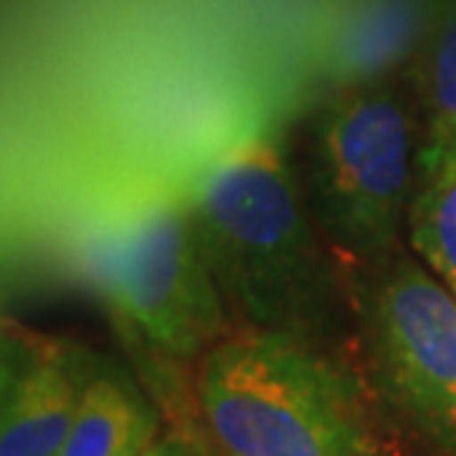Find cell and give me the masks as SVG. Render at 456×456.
Wrapping results in <instances>:
<instances>
[{"label":"cell","mask_w":456,"mask_h":456,"mask_svg":"<svg viewBox=\"0 0 456 456\" xmlns=\"http://www.w3.org/2000/svg\"><path fill=\"white\" fill-rule=\"evenodd\" d=\"M30 338L33 335L0 323V415H4V406L12 395L18 373L24 368L27 353H30Z\"/></svg>","instance_id":"8fae6325"},{"label":"cell","mask_w":456,"mask_h":456,"mask_svg":"<svg viewBox=\"0 0 456 456\" xmlns=\"http://www.w3.org/2000/svg\"><path fill=\"white\" fill-rule=\"evenodd\" d=\"M355 273L353 303L382 391L456 456V297L406 249Z\"/></svg>","instance_id":"5b68a950"},{"label":"cell","mask_w":456,"mask_h":456,"mask_svg":"<svg viewBox=\"0 0 456 456\" xmlns=\"http://www.w3.org/2000/svg\"><path fill=\"white\" fill-rule=\"evenodd\" d=\"M160 439V421L140 388L95 364L60 456H142Z\"/></svg>","instance_id":"ba28073f"},{"label":"cell","mask_w":456,"mask_h":456,"mask_svg":"<svg viewBox=\"0 0 456 456\" xmlns=\"http://www.w3.org/2000/svg\"><path fill=\"white\" fill-rule=\"evenodd\" d=\"M95 364L80 344L33 335L0 415V456H60Z\"/></svg>","instance_id":"8992f818"},{"label":"cell","mask_w":456,"mask_h":456,"mask_svg":"<svg viewBox=\"0 0 456 456\" xmlns=\"http://www.w3.org/2000/svg\"><path fill=\"white\" fill-rule=\"evenodd\" d=\"M427 136L424 145L456 142V0H439L427 39L418 51Z\"/></svg>","instance_id":"30bf717a"},{"label":"cell","mask_w":456,"mask_h":456,"mask_svg":"<svg viewBox=\"0 0 456 456\" xmlns=\"http://www.w3.org/2000/svg\"><path fill=\"white\" fill-rule=\"evenodd\" d=\"M439 0H338L323 33L321 69L338 89L382 84L421 51Z\"/></svg>","instance_id":"52a82bcc"},{"label":"cell","mask_w":456,"mask_h":456,"mask_svg":"<svg viewBox=\"0 0 456 456\" xmlns=\"http://www.w3.org/2000/svg\"><path fill=\"white\" fill-rule=\"evenodd\" d=\"M142 456H199V453L193 444L187 439H181V436H167V439L154 442Z\"/></svg>","instance_id":"7c38bea8"},{"label":"cell","mask_w":456,"mask_h":456,"mask_svg":"<svg viewBox=\"0 0 456 456\" xmlns=\"http://www.w3.org/2000/svg\"><path fill=\"white\" fill-rule=\"evenodd\" d=\"M406 228L412 252L456 297V142L418 154Z\"/></svg>","instance_id":"9c48e42d"},{"label":"cell","mask_w":456,"mask_h":456,"mask_svg":"<svg viewBox=\"0 0 456 456\" xmlns=\"http://www.w3.org/2000/svg\"><path fill=\"white\" fill-rule=\"evenodd\" d=\"M216 456H377L350 370L290 335L234 330L196 362Z\"/></svg>","instance_id":"3957f363"},{"label":"cell","mask_w":456,"mask_h":456,"mask_svg":"<svg viewBox=\"0 0 456 456\" xmlns=\"http://www.w3.org/2000/svg\"><path fill=\"white\" fill-rule=\"evenodd\" d=\"M181 196L237 330L330 350L344 321V261L281 145L264 131L237 136L199 163Z\"/></svg>","instance_id":"6da1fadb"},{"label":"cell","mask_w":456,"mask_h":456,"mask_svg":"<svg viewBox=\"0 0 456 456\" xmlns=\"http://www.w3.org/2000/svg\"><path fill=\"white\" fill-rule=\"evenodd\" d=\"M77 264L118 326L167 362H199L237 326L175 187L104 196L77 228Z\"/></svg>","instance_id":"7a4b0ae2"},{"label":"cell","mask_w":456,"mask_h":456,"mask_svg":"<svg viewBox=\"0 0 456 456\" xmlns=\"http://www.w3.org/2000/svg\"><path fill=\"white\" fill-rule=\"evenodd\" d=\"M415 116L395 86L341 89L317 116L308 154L312 208L353 270L403 249L415 181Z\"/></svg>","instance_id":"277c9868"}]
</instances>
